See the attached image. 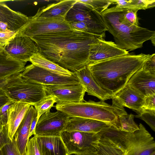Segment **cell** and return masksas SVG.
<instances>
[{"mask_svg": "<svg viewBox=\"0 0 155 155\" xmlns=\"http://www.w3.org/2000/svg\"><path fill=\"white\" fill-rule=\"evenodd\" d=\"M18 74L14 75L8 78L0 79V88H3L13 79L16 77Z\"/></svg>", "mask_w": 155, "mask_h": 155, "instance_id": "obj_43", "label": "cell"}, {"mask_svg": "<svg viewBox=\"0 0 155 155\" xmlns=\"http://www.w3.org/2000/svg\"><path fill=\"white\" fill-rule=\"evenodd\" d=\"M61 137L68 155H82L95 150L99 137L97 134L77 131H64Z\"/></svg>", "mask_w": 155, "mask_h": 155, "instance_id": "obj_7", "label": "cell"}, {"mask_svg": "<svg viewBox=\"0 0 155 155\" xmlns=\"http://www.w3.org/2000/svg\"><path fill=\"white\" fill-rule=\"evenodd\" d=\"M110 127L100 121L87 118L75 117L70 118L64 131H77L97 134L106 128Z\"/></svg>", "mask_w": 155, "mask_h": 155, "instance_id": "obj_18", "label": "cell"}, {"mask_svg": "<svg viewBox=\"0 0 155 155\" xmlns=\"http://www.w3.org/2000/svg\"><path fill=\"white\" fill-rule=\"evenodd\" d=\"M3 48L12 58L26 63L34 54L40 53L38 47L29 37L20 31L16 32Z\"/></svg>", "mask_w": 155, "mask_h": 155, "instance_id": "obj_10", "label": "cell"}, {"mask_svg": "<svg viewBox=\"0 0 155 155\" xmlns=\"http://www.w3.org/2000/svg\"><path fill=\"white\" fill-rule=\"evenodd\" d=\"M37 121V113L34 116L31 122L29 136V138L33 135H34L35 134V130Z\"/></svg>", "mask_w": 155, "mask_h": 155, "instance_id": "obj_42", "label": "cell"}, {"mask_svg": "<svg viewBox=\"0 0 155 155\" xmlns=\"http://www.w3.org/2000/svg\"><path fill=\"white\" fill-rule=\"evenodd\" d=\"M0 30L3 31L9 30L7 24L0 21Z\"/></svg>", "mask_w": 155, "mask_h": 155, "instance_id": "obj_44", "label": "cell"}, {"mask_svg": "<svg viewBox=\"0 0 155 155\" xmlns=\"http://www.w3.org/2000/svg\"><path fill=\"white\" fill-rule=\"evenodd\" d=\"M37 113L34 107L31 106L14 135V139L21 155H26L27 144L29 139V136L31 124Z\"/></svg>", "mask_w": 155, "mask_h": 155, "instance_id": "obj_19", "label": "cell"}, {"mask_svg": "<svg viewBox=\"0 0 155 155\" xmlns=\"http://www.w3.org/2000/svg\"><path fill=\"white\" fill-rule=\"evenodd\" d=\"M134 118V115L131 114L118 116L110 127L122 131L134 133L139 128L135 122Z\"/></svg>", "mask_w": 155, "mask_h": 155, "instance_id": "obj_27", "label": "cell"}, {"mask_svg": "<svg viewBox=\"0 0 155 155\" xmlns=\"http://www.w3.org/2000/svg\"><path fill=\"white\" fill-rule=\"evenodd\" d=\"M0 154L1 155H21L14 138L2 147Z\"/></svg>", "mask_w": 155, "mask_h": 155, "instance_id": "obj_32", "label": "cell"}, {"mask_svg": "<svg viewBox=\"0 0 155 155\" xmlns=\"http://www.w3.org/2000/svg\"><path fill=\"white\" fill-rule=\"evenodd\" d=\"M16 33L10 30H0V46L3 47L14 36Z\"/></svg>", "mask_w": 155, "mask_h": 155, "instance_id": "obj_38", "label": "cell"}, {"mask_svg": "<svg viewBox=\"0 0 155 155\" xmlns=\"http://www.w3.org/2000/svg\"><path fill=\"white\" fill-rule=\"evenodd\" d=\"M135 117L141 119L146 122L154 131H155V110L142 109L136 112Z\"/></svg>", "mask_w": 155, "mask_h": 155, "instance_id": "obj_31", "label": "cell"}, {"mask_svg": "<svg viewBox=\"0 0 155 155\" xmlns=\"http://www.w3.org/2000/svg\"><path fill=\"white\" fill-rule=\"evenodd\" d=\"M10 140L8 135L7 124L2 126L0 130V150Z\"/></svg>", "mask_w": 155, "mask_h": 155, "instance_id": "obj_40", "label": "cell"}, {"mask_svg": "<svg viewBox=\"0 0 155 155\" xmlns=\"http://www.w3.org/2000/svg\"><path fill=\"white\" fill-rule=\"evenodd\" d=\"M70 24L74 28L77 30L97 35L94 30L84 22H77Z\"/></svg>", "mask_w": 155, "mask_h": 155, "instance_id": "obj_36", "label": "cell"}, {"mask_svg": "<svg viewBox=\"0 0 155 155\" xmlns=\"http://www.w3.org/2000/svg\"><path fill=\"white\" fill-rule=\"evenodd\" d=\"M142 109L155 110V94L144 97Z\"/></svg>", "mask_w": 155, "mask_h": 155, "instance_id": "obj_39", "label": "cell"}, {"mask_svg": "<svg viewBox=\"0 0 155 155\" xmlns=\"http://www.w3.org/2000/svg\"><path fill=\"white\" fill-rule=\"evenodd\" d=\"M101 14L107 31L113 36L115 44L127 51L141 48L144 42L155 35L154 31L127 21L124 17L123 9L114 6Z\"/></svg>", "mask_w": 155, "mask_h": 155, "instance_id": "obj_3", "label": "cell"}, {"mask_svg": "<svg viewBox=\"0 0 155 155\" xmlns=\"http://www.w3.org/2000/svg\"><path fill=\"white\" fill-rule=\"evenodd\" d=\"M113 97L123 107H127L136 112L142 110L144 98L127 84L114 94Z\"/></svg>", "mask_w": 155, "mask_h": 155, "instance_id": "obj_21", "label": "cell"}, {"mask_svg": "<svg viewBox=\"0 0 155 155\" xmlns=\"http://www.w3.org/2000/svg\"><path fill=\"white\" fill-rule=\"evenodd\" d=\"M20 75L22 78L45 85L81 83L74 72L71 76H64L32 64L25 67Z\"/></svg>", "mask_w": 155, "mask_h": 155, "instance_id": "obj_9", "label": "cell"}, {"mask_svg": "<svg viewBox=\"0 0 155 155\" xmlns=\"http://www.w3.org/2000/svg\"><path fill=\"white\" fill-rule=\"evenodd\" d=\"M10 100L2 88H0V108L6 104Z\"/></svg>", "mask_w": 155, "mask_h": 155, "instance_id": "obj_41", "label": "cell"}, {"mask_svg": "<svg viewBox=\"0 0 155 155\" xmlns=\"http://www.w3.org/2000/svg\"><path fill=\"white\" fill-rule=\"evenodd\" d=\"M26 155H42L36 136H34L28 139L27 144Z\"/></svg>", "mask_w": 155, "mask_h": 155, "instance_id": "obj_33", "label": "cell"}, {"mask_svg": "<svg viewBox=\"0 0 155 155\" xmlns=\"http://www.w3.org/2000/svg\"><path fill=\"white\" fill-rule=\"evenodd\" d=\"M152 54H128L87 65L94 80L113 96L141 68Z\"/></svg>", "mask_w": 155, "mask_h": 155, "instance_id": "obj_2", "label": "cell"}, {"mask_svg": "<svg viewBox=\"0 0 155 155\" xmlns=\"http://www.w3.org/2000/svg\"><path fill=\"white\" fill-rule=\"evenodd\" d=\"M78 1L90 6L100 14L107 9L110 5L113 4L112 0H78Z\"/></svg>", "mask_w": 155, "mask_h": 155, "instance_id": "obj_30", "label": "cell"}, {"mask_svg": "<svg viewBox=\"0 0 155 155\" xmlns=\"http://www.w3.org/2000/svg\"><path fill=\"white\" fill-rule=\"evenodd\" d=\"M117 8L122 9L145 10L155 6V0H112Z\"/></svg>", "mask_w": 155, "mask_h": 155, "instance_id": "obj_28", "label": "cell"}, {"mask_svg": "<svg viewBox=\"0 0 155 155\" xmlns=\"http://www.w3.org/2000/svg\"><path fill=\"white\" fill-rule=\"evenodd\" d=\"M57 102L55 97L51 95H47L44 99L33 106L37 113L38 120L43 114L50 111L54 104Z\"/></svg>", "mask_w": 155, "mask_h": 155, "instance_id": "obj_29", "label": "cell"}, {"mask_svg": "<svg viewBox=\"0 0 155 155\" xmlns=\"http://www.w3.org/2000/svg\"><path fill=\"white\" fill-rule=\"evenodd\" d=\"M2 126H1L0 125V130L1 129V128H2Z\"/></svg>", "mask_w": 155, "mask_h": 155, "instance_id": "obj_47", "label": "cell"}, {"mask_svg": "<svg viewBox=\"0 0 155 155\" xmlns=\"http://www.w3.org/2000/svg\"><path fill=\"white\" fill-rule=\"evenodd\" d=\"M69 118L58 110L44 113L37 121L34 136L61 137Z\"/></svg>", "mask_w": 155, "mask_h": 155, "instance_id": "obj_11", "label": "cell"}, {"mask_svg": "<svg viewBox=\"0 0 155 155\" xmlns=\"http://www.w3.org/2000/svg\"><path fill=\"white\" fill-rule=\"evenodd\" d=\"M153 45L154 46L155 44V35H153L150 39Z\"/></svg>", "mask_w": 155, "mask_h": 155, "instance_id": "obj_45", "label": "cell"}, {"mask_svg": "<svg viewBox=\"0 0 155 155\" xmlns=\"http://www.w3.org/2000/svg\"><path fill=\"white\" fill-rule=\"evenodd\" d=\"M47 95L54 97L58 101H84L85 88L81 84L45 85ZM56 102V103H57Z\"/></svg>", "mask_w": 155, "mask_h": 155, "instance_id": "obj_12", "label": "cell"}, {"mask_svg": "<svg viewBox=\"0 0 155 155\" xmlns=\"http://www.w3.org/2000/svg\"><path fill=\"white\" fill-rule=\"evenodd\" d=\"M143 69L146 72L155 75V54L152 56L145 62L143 67Z\"/></svg>", "mask_w": 155, "mask_h": 155, "instance_id": "obj_37", "label": "cell"}, {"mask_svg": "<svg viewBox=\"0 0 155 155\" xmlns=\"http://www.w3.org/2000/svg\"><path fill=\"white\" fill-rule=\"evenodd\" d=\"M129 54L114 42L101 39L91 45L87 65Z\"/></svg>", "mask_w": 155, "mask_h": 155, "instance_id": "obj_13", "label": "cell"}, {"mask_svg": "<svg viewBox=\"0 0 155 155\" xmlns=\"http://www.w3.org/2000/svg\"><path fill=\"white\" fill-rule=\"evenodd\" d=\"M142 67L133 75L127 84L145 97L155 94V75L145 71Z\"/></svg>", "mask_w": 155, "mask_h": 155, "instance_id": "obj_16", "label": "cell"}, {"mask_svg": "<svg viewBox=\"0 0 155 155\" xmlns=\"http://www.w3.org/2000/svg\"><path fill=\"white\" fill-rule=\"evenodd\" d=\"M134 133L130 146L125 155H151L155 152L154 139L141 124Z\"/></svg>", "mask_w": 155, "mask_h": 155, "instance_id": "obj_14", "label": "cell"}, {"mask_svg": "<svg viewBox=\"0 0 155 155\" xmlns=\"http://www.w3.org/2000/svg\"><path fill=\"white\" fill-rule=\"evenodd\" d=\"M151 155H155V152H153Z\"/></svg>", "mask_w": 155, "mask_h": 155, "instance_id": "obj_46", "label": "cell"}, {"mask_svg": "<svg viewBox=\"0 0 155 155\" xmlns=\"http://www.w3.org/2000/svg\"><path fill=\"white\" fill-rule=\"evenodd\" d=\"M77 0H61L40 8L34 15L39 17L54 18L65 17L67 13L76 2Z\"/></svg>", "mask_w": 155, "mask_h": 155, "instance_id": "obj_25", "label": "cell"}, {"mask_svg": "<svg viewBox=\"0 0 155 155\" xmlns=\"http://www.w3.org/2000/svg\"><path fill=\"white\" fill-rule=\"evenodd\" d=\"M124 18L130 23L139 26V20L137 15L138 10L135 9H124Z\"/></svg>", "mask_w": 155, "mask_h": 155, "instance_id": "obj_34", "label": "cell"}, {"mask_svg": "<svg viewBox=\"0 0 155 155\" xmlns=\"http://www.w3.org/2000/svg\"><path fill=\"white\" fill-rule=\"evenodd\" d=\"M105 36L75 30L30 38L45 57L74 72L87 65L91 45Z\"/></svg>", "mask_w": 155, "mask_h": 155, "instance_id": "obj_1", "label": "cell"}, {"mask_svg": "<svg viewBox=\"0 0 155 155\" xmlns=\"http://www.w3.org/2000/svg\"><path fill=\"white\" fill-rule=\"evenodd\" d=\"M65 19L70 23L77 22H84L97 35L103 34L107 31L101 14L78 0L67 13Z\"/></svg>", "mask_w": 155, "mask_h": 155, "instance_id": "obj_8", "label": "cell"}, {"mask_svg": "<svg viewBox=\"0 0 155 155\" xmlns=\"http://www.w3.org/2000/svg\"><path fill=\"white\" fill-rule=\"evenodd\" d=\"M21 73L3 89L10 100L33 106L47 96L45 85L22 78Z\"/></svg>", "mask_w": 155, "mask_h": 155, "instance_id": "obj_5", "label": "cell"}, {"mask_svg": "<svg viewBox=\"0 0 155 155\" xmlns=\"http://www.w3.org/2000/svg\"><path fill=\"white\" fill-rule=\"evenodd\" d=\"M97 134L99 138L96 149L82 155H125L127 150L130 146L131 140L127 142H122Z\"/></svg>", "mask_w": 155, "mask_h": 155, "instance_id": "obj_15", "label": "cell"}, {"mask_svg": "<svg viewBox=\"0 0 155 155\" xmlns=\"http://www.w3.org/2000/svg\"><path fill=\"white\" fill-rule=\"evenodd\" d=\"M112 99V105L102 101L97 102L91 100L80 102L58 101L55 107L70 118L92 119L103 122L110 126L118 116L127 114L124 107L115 98Z\"/></svg>", "mask_w": 155, "mask_h": 155, "instance_id": "obj_4", "label": "cell"}, {"mask_svg": "<svg viewBox=\"0 0 155 155\" xmlns=\"http://www.w3.org/2000/svg\"><path fill=\"white\" fill-rule=\"evenodd\" d=\"M14 102L10 100L6 104L0 108V125L3 126L7 124L8 110Z\"/></svg>", "mask_w": 155, "mask_h": 155, "instance_id": "obj_35", "label": "cell"}, {"mask_svg": "<svg viewBox=\"0 0 155 155\" xmlns=\"http://www.w3.org/2000/svg\"><path fill=\"white\" fill-rule=\"evenodd\" d=\"M26 62L11 57L0 46V79L9 78L23 72Z\"/></svg>", "mask_w": 155, "mask_h": 155, "instance_id": "obj_22", "label": "cell"}, {"mask_svg": "<svg viewBox=\"0 0 155 155\" xmlns=\"http://www.w3.org/2000/svg\"><path fill=\"white\" fill-rule=\"evenodd\" d=\"M74 73L88 95L96 97L104 101L112 98L113 96L102 88L94 80L87 65Z\"/></svg>", "mask_w": 155, "mask_h": 155, "instance_id": "obj_17", "label": "cell"}, {"mask_svg": "<svg viewBox=\"0 0 155 155\" xmlns=\"http://www.w3.org/2000/svg\"><path fill=\"white\" fill-rule=\"evenodd\" d=\"M0 0V21L7 24L8 29L16 32L27 23L28 17L19 12L14 11Z\"/></svg>", "mask_w": 155, "mask_h": 155, "instance_id": "obj_20", "label": "cell"}, {"mask_svg": "<svg viewBox=\"0 0 155 155\" xmlns=\"http://www.w3.org/2000/svg\"><path fill=\"white\" fill-rule=\"evenodd\" d=\"M76 30L66 21L65 17H39L35 15L28 17L27 24L20 30L30 38L39 35Z\"/></svg>", "mask_w": 155, "mask_h": 155, "instance_id": "obj_6", "label": "cell"}, {"mask_svg": "<svg viewBox=\"0 0 155 155\" xmlns=\"http://www.w3.org/2000/svg\"><path fill=\"white\" fill-rule=\"evenodd\" d=\"M31 105L20 102H14L9 109L7 125L11 140L14 138L16 130Z\"/></svg>", "mask_w": 155, "mask_h": 155, "instance_id": "obj_23", "label": "cell"}, {"mask_svg": "<svg viewBox=\"0 0 155 155\" xmlns=\"http://www.w3.org/2000/svg\"><path fill=\"white\" fill-rule=\"evenodd\" d=\"M36 137L42 155H68L61 137Z\"/></svg>", "mask_w": 155, "mask_h": 155, "instance_id": "obj_24", "label": "cell"}, {"mask_svg": "<svg viewBox=\"0 0 155 155\" xmlns=\"http://www.w3.org/2000/svg\"><path fill=\"white\" fill-rule=\"evenodd\" d=\"M29 61L35 65L60 75L71 76L74 74L46 58L40 53L33 55Z\"/></svg>", "mask_w": 155, "mask_h": 155, "instance_id": "obj_26", "label": "cell"}]
</instances>
